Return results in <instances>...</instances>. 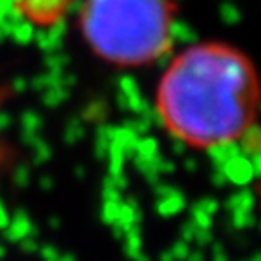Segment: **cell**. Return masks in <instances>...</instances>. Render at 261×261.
I'll return each mask as SVG.
<instances>
[{"instance_id":"obj_4","label":"cell","mask_w":261,"mask_h":261,"mask_svg":"<svg viewBox=\"0 0 261 261\" xmlns=\"http://www.w3.org/2000/svg\"><path fill=\"white\" fill-rule=\"evenodd\" d=\"M4 97H6V91H4V87L0 85V105H2V101H4Z\"/></svg>"},{"instance_id":"obj_2","label":"cell","mask_w":261,"mask_h":261,"mask_svg":"<svg viewBox=\"0 0 261 261\" xmlns=\"http://www.w3.org/2000/svg\"><path fill=\"white\" fill-rule=\"evenodd\" d=\"M174 0H80L77 25L87 47L116 66H145L167 55Z\"/></svg>"},{"instance_id":"obj_3","label":"cell","mask_w":261,"mask_h":261,"mask_svg":"<svg viewBox=\"0 0 261 261\" xmlns=\"http://www.w3.org/2000/svg\"><path fill=\"white\" fill-rule=\"evenodd\" d=\"M80 0H16L14 8L35 28H53Z\"/></svg>"},{"instance_id":"obj_1","label":"cell","mask_w":261,"mask_h":261,"mask_svg":"<svg viewBox=\"0 0 261 261\" xmlns=\"http://www.w3.org/2000/svg\"><path fill=\"white\" fill-rule=\"evenodd\" d=\"M259 80L240 48L209 41L172 58L157 85V112L176 140L213 149L242 140L253 128Z\"/></svg>"}]
</instances>
